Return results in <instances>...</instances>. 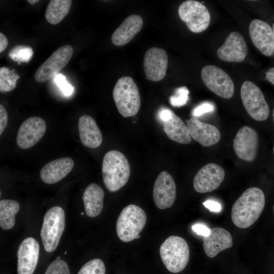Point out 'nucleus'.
I'll return each mask as SVG.
<instances>
[{
  "mask_svg": "<svg viewBox=\"0 0 274 274\" xmlns=\"http://www.w3.org/2000/svg\"><path fill=\"white\" fill-rule=\"evenodd\" d=\"M19 203L12 199L0 201V226L5 230L12 228L15 223V216L19 212Z\"/></svg>",
  "mask_w": 274,
  "mask_h": 274,
  "instance_id": "bb28decb",
  "label": "nucleus"
},
{
  "mask_svg": "<svg viewBox=\"0 0 274 274\" xmlns=\"http://www.w3.org/2000/svg\"><path fill=\"white\" fill-rule=\"evenodd\" d=\"M81 214L83 215V214H84V213H81Z\"/></svg>",
  "mask_w": 274,
  "mask_h": 274,
  "instance_id": "49530a36",
  "label": "nucleus"
},
{
  "mask_svg": "<svg viewBox=\"0 0 274 274\" xmlns=\"http://www.w3.org/2000/svg\"><path fill=\"white\" fill-rule=\"evenodd\" d=\"M163 129L168 138L173 141L183 144L191 142L187 125L173 112L169 118L163 122Z\"/></svg>",
  "mask_w": 274,
  "mask_h": 274,
  "instance_id": "393cba45",
  "label": "nucleus"
},
{
  "mask_svg": "<svg viewBox=\"0 0 274 274\" xmlns=\"http://www.w3.org/2000/svg\"><path fill=\"white\" fill-rule=\"evenodd\" d=\"M192 228L195 232L203 236L208 235L210 231V229L207 226L199 223L193 225Z\"/></svg>",
  "mask_w": 274,
  "mask_h": 274,
  "instance_id": "c9c22d12",
  "label": "nucleus"
},
{
  "mask_svg": "<svg viewBox=\"0 0 274 274\" xmlns=\"http://www.w3.org/2000/svg\"><path fill=\"white\" fill-rule=\"evenodd\" d=\"M46 130L45 121L39 117H30L21 124L17 135L16 142L22 149H28L36 145Z\"/></svg>",
  "mask_w": 274,
  "mask_h": 274,
  "instance_id": "2eb2a0df",
  "label": "nucleus"
},
{
  "mask_svg": "<svg viewBox=\"0 0 274 274\" xmlns=\"http://www.w3.org/2000/svg\"><path fill=\"white\" fill-rule=\"evenodd\" d=\"M273 154H274V147H273Z\"/></svg>",
  "mask_w": 274,
  "mask_h": 274,
  "instance_id": "c03bdc74",
  "label": "nucleus"
},
{
  "mask_svg": "<svg viewBox=\"0 0 274 274\" xmlns=\"http://www.w3.org/2000/svg\"><path fill=\"white\" fill-rule=\"evenodd\" d=\"M130 165L125 155L117 150H111L105 155L102 164L104 184L110 192L120 189L127 182Z\"/></svg>",
  "mask_w": 274,
  "mask_h": 274,
  "instance_id": "f03ea898",
  "label": "nucleus"
},
{
  "mask_svg": "<svg viewBox=\"0 0 274 274\" xmlns=\"http://www.w3.org/2000/svg\"><path fill=\"white\" fill-rule=\"evenodd\" d=\"M73 48L70 45L62 46L56 50L37 69L35 79L39 82H43L64 68L73 54Z\"/></svg>",
  "mask_w": 274,
  "mask_h": 274,
  "instance_id": "9d476101",
  "label": "nucleus"
},
{
  "mask_svg": "<svg viewBox=\"0 0 274 274\" xmlns=\"http://www.w3.org/2000/svg\"><path fill=\"white\" fill-rule=\"evenodd\" d=\"M224 177V170L220 165L214 163H208L194 176V189L201 193L210 192L219 187Z\"/></svg>",
  "mask_w": 274,
  "mask_h": 274,
  "instance_id": "f8f14e48",
  "label": "nucleus"
},
{
  "mask_svg": "<svg viewBox=\"0 0 274 274\" xmlns=\"http://www.w3.org/2000/svg\"><path fill=\"white\" fill-rule=\"evenodd\" d=\"M201 77L206 86L216 95L225 99L234 94L233 82L228 75L219 67L206 65L201 71Z\"/></svg>",
  "mask_w": 274,
  "mask_h": 274,
  "instance_id": "1a4fd4ad",
  "label": "nucleus"
},
{
  "mask_svg": "<svg viewBox=\"0 0 274 274\" xmlns=\"http://www.w3.org/2000/svg\"><path fill=\"white\" fill-rule=\"evenodd\" d=\"M178 14L180 19L193 32H202L210 24V13L206 7L199 2L193 0L183 2L178 8Z\"/></svg>",
  "mask_w": 274,
  "mask_h": 274,
  "instance_id": "6e6552de",
  "label": "nucleus"
},
{
  "mask_svg": "<svg viewBox=\"0 0 274 274\" xmlns=\"http://www.w3.org/2000/svg\"><path fill=\"white\" fill-rule=\"evenodd\" d=\"M202 245L206 255L210 258L215 257L219 252L233 246L230 233L221 227L210 229L209 234L203 236Z\"/></svg>",
  "mask_w": 274,
  "mask_h": 274,
  "instance_id": "aec40b11",
  "label": "nucleus"
},
{
  "mask_svg": "<svg viewBox=\"0 0 274 274\" xmlns=\"http://www.w3.org/2000/svg\"><path fill=\"white\" fill-rule=\"evenodd\" d=\"M273 213H274V204H273Z\"/></svg>",
  "mask_w": 274,
  "mask_h": 274,
  "instance_id": "37998d69",
  "label": "nucleus"
},
{
  "mask_svg": "<svg viewBox=\"0 0 274 274\" xmlns=\"http://www.w3.org/2000/svg\"><path fill=\"white\" fill-rule=\"evenodd\" d=\"M272 119H273V122L274 124V108L273 109V112H272Z\"/></svg>",
  "mask_w": 274,
  "mask_h": 274,
  "instance_id": "a19ab883",
  "label": "nucleus"
},
{
  "mask_svg": "<svg viewBox=\"0 0 274 274\" xmlns=\"http://www.w3.org/2000/svg\"><path fill=\"white\" fill-rule=\"evenodd\" d=\"M33 55V50L30 47L18 45L15 46L9 53V56L14 61L18 63L28 62Z\"/></svg>",
  "mask_w": 274,
  "mask_h": 274,
  "instance_id": "c85d7f7f",
  "label": "nucleus"
},
{
  "mask_svg": "<svg viewBox=\"0 0 274 274\" xmlns=\"http://www.w3.org/2000/svg\"><path fill=\"white\" fill-rule=\"evenodd\" d=\"M249 33L256 48L263 55L270 56L274 53V38L271 27L266 22L254 19L249 25Z\"/></svg>",
  "mask_w": 274,
  "mask_h": 274,
  "instance_id": "dca6fc26",
  "label": "nucleus"
},
{
  "mask_svg": "<svg viewBox=\"0 0 274 274\" xmlns=\"http://www.w3.org/2000/svg\"><path fill=\"white\" fill-rule=\"evenodd\" d=\"M241 97L248 114L256 121L268 118L269 109L264 95L259 88L250 81H245L241 88Z\"/></svg>",
  "mask_w": 274,
  "mask_h": 274,
  "instance_id": "0eeeda50",
  "label": "nucleus"
},
{
  "mask_svg": "<svg viewBox=\"0 0 274 274\" xmlns=\"http://www.w3.org/2000/svg\"><path fill=\"white\" fill-rule=\"evenodd\" d=\"M153 199L156 206L161 210L172 207L177 196L176 186L172 176L162 171L157 176L153 189Z\"/></svg>",
  "mask_w": 274,
  "mask_h": 274,
  "instance_id": "ddd939ff",
  "label": "nucleus"
},
{
  "mask_svg": "<svg viewBox=\"0 0 274 274\" xmlns=\"http://www.w3.org/2000/svg\"><path fill=\"white\" fill-rule=\"evenodd\" d=\"M272 30H273V38H274V23L272 24Z\"/></svg>",
  "mask_w": 274,
  "mask_h": 274,
  "instance_id": "79ce46f5",
  "label": "nucleus"
},
{
  "mask_svg": "<svg viewBox=\"0 0 274 274\" xmlns=\"http://www.w3.org/2000/svg\"><path fill=\"white\" fill-rule=\"evenodd\" d=\"M19 75L14 70H11L7 67L0 68V91L7 92L15 89Z\"/></svg>",
  "mask_w": 274,
  "mask_h": 274,
  "instance_id": "cd10ccee",
  "label": "nucleus"
},
{
  "mask_svg": "<svg viewBox=\"0 0 274 274\" xmlns=\"http://www.w3.org/2000/svg\"><path fill=\"white\" fill-rule=\"evenodd\" d=\"M104 192L95 183L89 184L85 189L82 199L87 216L96 217L101 213L104 206Z\"/></svg>",
  "mask_w": 274,
  "mask_h": 274,
  "instance_id": "b1692460",
  "label": "nucleus"
},
{
  "mask_svg": "<svg viewBox=\"0 0 274 274\" xmlns=\"http://www.w3.org/2000/svg\"><path fill=\"white\" fill-rule=\"evenodd\" d=\"M189 91L185 86L177 88L175 93L169 97L170 104L175 107L184 106L189 99Z\"/></svg>",
  "mask_w": 274,
  "mask_h": 274,
  "instance_id": "7c9ffc66",
  "label": "nucleus"
},
{
  "mask_svg": "<svg viewBox=\"0 0 274 274\" xmlns=\"http://www.w3.org/2000/svg\"><path fill=\"white\" fill-rule=\"evenodd\" d=\"M8 45V40L2 32H0V52H3Z\"/></svg>",
  "mask_w": 274,
  "mask_h": 274,
  "instance_id": "4c0bfd02",
  "label": "nucleus"
},
{
  "mask_svg": "<svg viewBox=\"0 0 274 274\" xmlns=\"http://www.w3.org/2000/svg\"><path fill=\"white\" fill-rule=\"evenodd\" d=\"M8 123V114L5 108L0 105V135L5 129Z\"/></svg>",
  "mask_w": 274,
  "mask_h": 274,
  "instance_id": "f704fd0d",
  "label": "nucleus"
},
{
  "mask_svg": "<svg viewBox=\"0 0 274 274\" xmlns=\"http://www.w3.org/2000/svg\"><path fill=\"white\" fill-rule=\"evenodd\" d=\"M74 165V160L67 157H62L50 161L40 171V177L45 183H56L65 177Z\"/></svg>",
  "mask_w": 274,
  "mask_h": 274,
  "instance_id": "412c9836",
  "label": "nucleus"
},
{
  "mask_svg": "<svg viewBox=\"0 0 274 274\" xmlns=\"http://www.w3.org/2000/svg\"><path fill=\"white\" fill-rule=\"evenodd\" d=\"M54 82L65 96H70L73 93L74 87L68 83L65 77L63 75H55Z\"/></svg>",
  "mask_w": 274,
  "mask_h": 274,
  "instance_id": "473e14b6",
  "label": "nucleus"
},
{
  "mask_svg": "<svg viewBox=\"0 0 274 274\" xmlns=\"http://www.w3.org/2000/svg\"><path fill=\"white\" fill-rule=\"evenodd\" d=\"M27 2L31 5H33L39 2L38 0H28Z\"/></svg>",
  "mask_w": 274,
  "mask_h": 274,
  "instance_id": "ea45409f",
  "label": "nucleus"
},
{
  "mask_svg": "<svg viewBox=\"0 0 274 274\" xmlns=\"http://www.w3.org/2000/svg\"><path fill=\"white\" fill-rule=\"evenodd\" d=\"M146 221V214L140 207L134 204L125 207L117 220L116 232L118 237L125 243L140 238L139 234Z\"/></svg>",
  "mask_w": 274,
  "mask_h": 274,
  "instance_id": "39448f33",
  "label": "nucleus"
},
{
  "mask_svg": "<svg viewBox=\"0 0 274 274\" xmlns=\"http://www.w3.org/2000/svg\"><path fill=\"white\" fill-rule=\"evenodd\" d=\"M187 126L191 138L203 147L215 145L221 139V133L216 126L195 117L187 120Z\"/></svg>",
  "mask_w": 274,
  "mask_h": 274,
  "instance_id": "6ab92c4d",
  "label": "nucleus"
},
{
  "mask_svg": "<svg viewBox=\"0 0 274 274\" xmlns=\"http://www.w3.org/2000/svg\"><path fill=\"white\" fill-rule=\"evenodd\" d=\"M263 192L257 187L246 189L234 203L231 212V220L238 228H247L259 218L265 206Z\"/></svg>",
  "mask_w": 274,
  "mask_h": 274,
  "instance_id": "f257e3e1",
  "label": "nucleus"
},
{
  "mask_svg": "<svg viewBox=\"0 0 274 274\" xmlns=\"http://www.w3.org/2000/svg\"><path fill=\"white\" fill-rule=\"evenodd\" d=\"M78 126L80 139L84 146L94 149L101 145L102 134L92 117L87 115H82L79 119Z\"/></svg>",
  "mask_w": 274,
  "mask_h": 274,
  "instance_id": "5701e85b",
  "label": "nucleus"
},
{
  "mask_svg": "<svg viewBox=\"0 0 274 274\" xmlns=\"http://www.w3.org/2000/svg\"><path fill=\"white\" fill-rule=\"evenodd\" d=\"M168 57L165 50L151 47L145 53L143 67L148 80L157 82L162 80L166 75Z\"/></svg>",
  "mask_w": 274,
  "mask_h": 274,
  "instance_id": "4468645a",
  "label": "nucleus"
},
{
  "mask_svg": "<svg viewBox=\"0 0 274 274\" xmlns=\"http://www.w3.org/2000/svg\"><path fill=\"white\" fill-rule=\"evenodd\" d=\"M39 244L33 237H28L20 244L17 251L18 274H32L39 256Z\"/></svg>",
  "mask_w": 274,
  "mask_h": 274,
  "instance_id": "a211bd4d",
  "label": "nucleus"
},
{
  "mask_svg": "<svg viewBox=\"0 0 274 274\" xmlns=\"http://www.w3.org/2000/svg\"><path fill=\"white\" fill-rule=\"evenodd\" d=\"M265 79L274 85V67L269 68L266 71Z\"/></svg>",
  "mask_w": 274,
  "mask_h": 274,
  "instance_id": "58836bf2",
  "label": "nucleus"
},
{
  "mask_svg": "<svg viewBox=\"0 0 274 274\" xmlns=\"http://www.w3.org/2000/svg\"><path fill=\"white\" fill-rule=\"evenodd\" d=\"M258 144L257 132L252 128L245 126L241 128L235 135L233 147L239 158L251 162L256 157Z\"/></svg>",
  "mask_w": 274,
  "mask_h": 274,
  "instance_id": "9b49d317",
  "label": "nucleus"
},
{
  "mask_svg": "<svg viewBox=\"0 0 274 274\" xmlns=\"http://www.w3.org/2000/svg\"><path fill=\"white\" fill-rule=\"evenodd\" d=\"M65 227V214L62 208L53 207L44 215L40 235L44 248L52 252L57 248Z\"/></svg>",
  "mask_w": 274,
  "mask_h": 274,
  "instance_id": "423d86ee",
  "label": "nucleus"
},
{
  "mask_svg": "<svg viewBox=\"0 0 274 274\" xmlns=\"http://www.w3.org/2000/svg\"><path fill=\"white\" fill-rule=\"evenodd\" d=\"M215 110L214 105L210 102L206 101L195 107L192 111V115L195 117H199L202 115L214 112Z\"/></svg>",
  "mask_w": 274,
  "mask_h": 274,
  "instance_id": "72a5a7b5",
  "label": "nucleus"
},
{
  "mask_svg": "<svg viewBox=\"0 0 274 274\" xmlns=\"http://www.w3.org/2000/svg\"><path fill=\"white\" fill-rule=\"evenodd\" d=\"M113 97L119 113L124 117L135 115L141 106L139 89L132 78L124 76L117 81Z\"/></svg>",
  "mask_w": 274,
  "mask_h": 274,
  "instance_id": "7ed1b4c3",
  "label": "nucleus"
},
{
  "mask_svg": "<svg viewBox=\"0 0 274 274\" xmlns=\"http://www.w3.org/2000/svg\"><path fill=\"white\" fill-rule=\"evenodd\" d=\"M71 0H52L48 4L45 13L46 19L51 24L61 22L71 7Z\"/></svg>",
  "mask_w": 274,
  "mask_h": 274,
  "instance_id": "a878e982",
  "label": "nucleus"
},
{
  "mask_svg": "<svg viewBox=\"0 0 274 274\" xmlns=\"http://www.w3.org/2000/svg\"><path fill=\"white\" fill-rule=\"evenodd\" d=\"M159 252L163 263L173 273L182 271L189 260V246L180 236L171 235L167 238L161 244Z\"/></svg>",
  "mask_w": 274,
  "mask_h": 274,
  "instance_id": "20e7f679",
  "label": "nucleus"
},
{
  "mask_svg": "<svg viewBox=\"0 0 274 274\" xmlns=\"http://www.w3.org/2000/svg\"><path fill=\"white\" fill-rule=\"evenodd\" d=\"M247 52V45L243 37L237 31H232L218 49L217 55L224 61L240 62L244 60Z\"/></svg>",
  "mask_w": 274,
  "mask_h": 274,
  "instance_id": "f3484780",
  "label": "nucleus"
},
{
  "mask_svg": "<svg viewBox=\"0 0 274 274\" xmlns=\"http://www.w3.org/2000/svg\"><path fill=\"white\" fill-rule=\"evenodd\" d=\"M204 207L211 211L219 212L221 210L220 204L216 201L212 200H208L203 203Z\"/></svg>",
  "mask_w": 274,
  "mask_h": 274,
  "instance_id": "e433bc0d",
  "label": "nucleus"
},
{
  "mask_svg": "<svg viewBox=\"0 0 274 274\" xmlns=\"http://www.w3.org/2000/svg\"><path fill=\"white\" fill-rule=\"evenodd\" d=\"M143 25L142 18L132 14L126 17L112 35V42L117 46L129 43L140 31Z\"/></svg>",
  "mask_w": 274,
  "mask_h": 274,
  "instance_id": "4be33fe9",
  "label": "nucleus"
},
{
  "mask_svg": "<svg viewBox=\"0 0 274 274\" xmlns=\"http://www.w3.org/2000/svg\"><path fill=\"white\" fill-rule=\"evenodd\" d=\"M45 274H70L67 263L58 256L47 267Z\"/></svg>",
  "mask_w": 274,
  "mask_h": 274,
  "instance_id": "2f4dec72",
  "label": "nucleus"
},
{
  "mask_svg": "<svg viewBox=\"0 0 274 274\" xmlns=\"http://www.w3.org/2000/svg\"><path fill=\"white\" fill-rule=\"evenodd\" d=\"M106 268L104 262L100 259H92L86 262L77 274H105Z\"/></svg>",
  "mask_w": 274,
  "mask_h": 274,
  "instance_id": "c756f323",
  "label": "nucleus"
},
{
  "mask_svg": "<svg viewBox=\"0 0 274 274\" xmlns=\"http://www.w3.org/2000/svg\"><path fill=\"white\" fill-rule=\"evenodd\" d=\"M64 254H66V252H64Z\"/></svg>",
  "mask_w": 274,
  "mask_h": 274,
  "instance_id": "a18cd8bd",
  "label": "nucleus"
}]
</instances>
